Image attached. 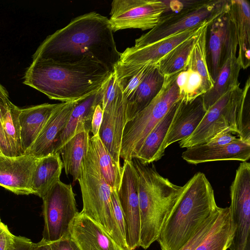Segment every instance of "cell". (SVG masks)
<instances>
[{"label": "cell", "instance_id": "cell-1", "mask_svg": "<svg viewBox=\"0 0 250 250\" xmlns=\"http://www.w3.org/2000/svg\"><path fill=\"white\" fill-rule=\"evenodd\" d=\"M121 53L116 47L107 17L91 12L79 16L47 36L33 55V61L50 60L75 62L91 58L113 71Z\"/></svg>", "mask_w": 250, "mask_h": 250}, {"label": "cell", "instance_id": "cell-2", "mask_svg": "<svg viewBox=\"0 0 250 250\" xmlns=\"http://www.w3.org/2000/svg\"><path fill=\"white\" fill-rule=\"evenodd\" d=\"M112 72L105 64L91 58L75 62L38 60L26 70L23 83L50 99L71 102L98 90Z\"/></svg>", "mask_w": 250, "mask_h": 250}, {"label": "cell", "instance_id": "cell-3", "mask_svg": "<svg viewBox=\"0 0 250 250\" xmlns=\"http://www.w3.org/2000/svg\"><path fill=\"white\" fill-rule=\"evenodd\" d=\"M217 207L208 178L196 173L182 186L164 221L157 240L161 250H179Z\"/></svg>", "mask_w": 250, "mask_h": 250}, {"label": "cell", "instance_id": "cell-4", "mask_svg": "<svg viewBox=\"0 0 250 250\" xmlns=\"http://www.w3.org/2000/svg\"><path fill=\"white\" fill-rule=\"evenodd\" d=\"M131 161L138 177L140 247L146 250L157 241L182 186L175 185L161 176L154 165L149 167L136 158Z\"/></svg>", "mask_w": 250, "mask_h": 250}, {"label": "cell", "instance_id": "cell-5", "mask_svg": "<svg viewBox=\"0 0 250 250\" xmlns=\"http://www.w3.org/2000/svg\"><path fill=\"white\" fill-rule=\"evenodd\" d=\"M78 181L83 203L81 212L101 226L123 249L129 250L114 217L112 189L101 173L90 142L88 150L82 162Z\"/></svg>", "mask_w": 250, "mask_h": 250}, {"label": "cell", "instance_id": "cell-6", "mask_svg": "<svg viewBox=\"0 0 250 250\" xmlns=\"http://www.w3.org/2000/svg\"><path fill=\"white\" fill-rule=\"evenodd\" d=\"M179 1L180 4H176L171 1V11L165 12L153 28L136 39L133 47H143L199 24L212 22L226 12L229 3L225 0Z\"/></svg>", "mask_w": 250, "mask_h": 250}, {"label": "cell", "instance_id": "cell-7", "mask_svg": "<svg viewBox=\"0 0 250 250\" xmlns=\"http://www.w3.org/2000/svg\"><path fill=\"white\" fill-rule=\"evenodd\" d=\"M178 74L164 77L163 86L156 97L126 123L120 152V158L124 161H131L136 157L149 133L180 99L176 83Z\"/></svg>", "mask_w": 250, "mask_h": 250}, {"label": "cell", "instance_id": "cell-8", "mask_svg": "<svg viewBox=\"0 0 250 250\" xmlns=\"http://www.w3.org/2000/svg\"><path fill=\"white\" fill-rule=\"evenodd\" d=\"M71 184L58 181L42 198L43 239L49 242L69 235L71 223L79 213Z\"/></svg>", "mask_w": 250, "mask_h": 250}, {"label": "cell", "instance_id": "cell-9", "mask_svg": "<svg viewBox=\"0 0 250 250\" xmlns=\"http://www.w3.org/2000/svg\"><path fill=\"white\" fill-rule=\"evenodd\" d=\"M101 89L103 118L99 135L114 160L120 165V152L126 123V108L113 72Z\"/></svg>", "mask_w": 250, "mask_h": 250}, {"label": "cell", "instance_id": "cell-10", "mask_svg": "<svg viewBox=\"0 0 250 250\" xmlns=\"http://www.w3.org/2000/svg\"><path fill=\"white\" fill-rule=\"evenodd\" d=\"M167 8L166 1L114 0L109 21L113 32L125 29L150 30Z\"/></svg>", "mask_w": 250, "mask_h": 250}, {"label": "cell", "instance_id": "cell-11", "mask_svg": "<svg viewBox=\"0 0 250 250\" xmlns=\"http://www.w3.org/2000/svg\"><path fill=\"white\" fill-rule=\"evenodd\" d=\"M229 206L235 230L230 250H245L250 243V164L241 163L230 188Z\"/></svg>", "mask_w": 250, "mask_h": 250}, {"label": "cell", "instance_id": "cell-12", "mask_svg": "<svg viewBox=\"0 0 250 250\" xmlns=\"http://www.w3.org/2000/svg\"><path fill=\"white\" fill-rule=\"evenodd\" d=\"M122 180L117 192L125 222V239L129 250L140 247V214L138 177L132 161H124Z\"/></svg>", "mask_w": 250, "mask_h": 250}, {"label": "cell", "instance_id": "cell-13", "mask_svg": "<svg viewBox=\"0 0 250 250\" xmlns=\"http://www.w3.org/2000/svg\"><path fill=\"white\" fill-rule=\"evenodd\" d=\"M208 65L213 81L222 66L230 57L236 55L238 42L233 23L227 11L208 26Z\"/></svg>", "mask_w": 250, "mask_h": 250}, {"label": "cell", "instance_id": "cell-14", "mask_svg": "<svg viewBox=\"0 0 250 250\" xmlns=\"http://www.w3.org/2000/svg\"><path fill=\"white\" fill-rule=\"evenodd\" d=\"M38 160L27 154L11 157L0 152V186L17 195L33 194L31 182Z\"/></svg>", "mask_w": 250, "mask_h": 250}, {"label": "cell", "instance_id": "cell-15", "mask_svg": "<svg viewBox=\"0 0 250 250\" xmlns=\"http://www.w3.org/2000/svg\"><path fill=\"white\" fill-rule=\"evenodd\" d=\"M211 22H207L199 24L143 47H128L121 53L119 61L123 63L141 66L155 64L175 47L188 39L196 36L204 26L209 25Z\"/></svg>", "mask_w": 250, "mask_h": 250}, {"label": "cell", "instance_id": "cell-16", "mask_svg": "<svg viewBox=\"0 0 250 250\" xmlns=\"http://www.w3.org/2000/svg\"><path fill=\"white\" fill-rule=\"evenodd\" d=\"M206 112L201 96L189 102L180 98L164 141V148L166 149L171 144L190 136L199 125Z\"/></svg>", "mask_w": 250, "mask_h": 250}, {"label": "cell", "instance_id": "cell-17", "mask_svg": "<svg viewBox=\"0 0 250 250\" xmlns=\"http://www.w3.org/2000/svg\"><path fill=\"white\" fill-rule=\"evenodd\" d=\"M231 91L224 94L208 109L193 132L179 142L180 147L188 148L205 144L220 132L230 129L228 123L227 105Z\"/></svg>", "mask_w": 250, "mask_h": 250}, {"label": "cell", "instance_id": "cell-18", "mask_svg": "<svg viewBox=\"0 0 250 250\" xmlns=\"http://www.w3.org/2000/svg\"><path fill=\"white\" fill-rule=\"evenodd\" d=\"M69 233L80 250H125L101 226L81 212L71 223Z\"/></svg>", "mask_w": 250, "mask_h": 250}, {"label": "cell", "instance_id": "cell-19", "mask_svg": "<svg viewBox=\"0 0 250 250\" xmlns=\"http://www.w3.org/2000/svg\"><path fill=\"white\" fill-rule=\"evenodd\" d=\"M182 157L193 165L226 160L247 162L250 158V143L240 138L230 144L219 146L201 144L187 148Z\"/></svg>", "mask_w": 250, "mask_h": 250}, {"label": "cell", "instance_id": "cell-20", "mask_svg": "<svg viewBox=\"0 0 250 250\" xmlns=\"http://www.w3.org/2000/svg\"><path fill=\"white\" fill-rule=\"evenodd\" d=\"M76 101L62 103L51 115L25 154L40 158L53 154L55 144L64 129Z\"/></svg>", "mask_w": 250, "mask_h": 250}, {"label": "cell", "instance_id": "cell-21", "mask_svg": "<svg viewBox=\"0 0 250 250\" xmlns=\"http://www.w3.org/2000/svg\"><path fill=\"white\" fill-rule=\"evenodd\" d=\"M102 105L101 87L94 93L76 101V104L54 146L53 154L59 153L62 147L78 133L90 131L92 118L96 106Z\"/></svg>", "mask_w": 250, "mask_h": 250}, {"label": "cell", "instance_id": "cell-22", "mask_svg": "<svg viewBox=\"0 0 250 250\" xmlns=\"http://www.w3.org/2000/svg\"><path fill=\"white\" fill-rule=\"evenodd\" d=\"M250 78L249 76L243 88L239 85L230 92L227 104L229 126L239 138L250 143Z\"/></svg>", "mask_w": 250, "mask_h": 250}, {"label": "cell", "instance_id": "cell-23", "mask_svg": "<svg viewBox=\"0 0 250 250\" xmlns=\"http://www.w3.org/2000/svg\"><path fill=\"white\" fill-rule=\"evenodd\" d=\"M233 23L238 42L237 61L241 68L247 69L250 65V7L245 0H229L227 10Z\"/></svg>", "mask_w": 250, "mask_h": 250}, {"label": "cell", "instance_id": "cell-24", "mask_svg": "<svg viewBox=\"0 0 250 250\" xmlns=\"http://www.w3.org/2000/svg\"><path fill=\"white\" fill-rule=\"evenodd\" d=\"M61 104L45 103L20 108L19 119L21 145L24 154L36 139L51 115Z\"/></svg>", "mask_w": 250, "mask_h": 250}, {"label": "cell", "instance_id": "cell-25", "mask_svg": "<svg viewBox=\"0 0 250 250\" xmlns=\"http://www.w3.org/2000/svg\"><path fill=\"white\" fill-rule=\"evenodd\" d=\"M178 100L154 127L143 142L134 158L142 164L148 165L160 160L164 155V141L176 110Z\"/></svg>", "mask_w": 250, "mask_h": 250}, {"label": "cell", "instance_id": "cell-26", "mask_svg": "<svg viewBox=\"0 0 250 250\" xmlns=\"http://www.w3.org/2000/svg\"><path fill=\"white\" fill-rule=\"evenodd\" d=\"M164 80V75L155 64L125 103L126 122L149 104L161 89Z\"/></svg>", "mask_w": 250, "mask_h": 250}, {"label": "cell", "instance_id": "cell-27", "mask_svg": "<svg viewBox=\"0 0 250 250\" xmlns=\"http://www.w3.org/2000/svg\"><path fill=\"white\" fill-rule=\"evenodd\" d=\"M62 168L63 164L59 153L38 158L32 178L33 194L42 198L60 181Z\"/></svg>", "mask_w": 250, "mask_h": 250}, {"label": "cell", "instance_id": "cell-28", "mask_svg": "<svg viewBox=\"0 0 250 250\" xmlns=\"http://www.w3.org/2000/svg\"><path fill=\"white\" fill-rule=\"evenodd\" d=\"M235 230L229 207L220 208L217 219L195 250H227L231 244Z\"/></svg>", "mask_w": 250, "mask_h": 250}, {"label": "cell", "instance_id": "cell-29", "mask_svg": "<svg viewBox=\"0 0 250 250\" xmlns=\"http://www.w3.org/2000/svg\"><path fill=\"white\" fill-rule=\"evenodd\" d=\"M241 69L236 55L226 61L214 81L213 86L201 96L206 111L224 94L240 85L238 77Z\"/></svg>", "mask_w": 250, "mask_h": 250}, {"label": "cell", "instance_id": "cell-30", "mask_svg": "<svg viewBox=\"0 0 250 250\" xmlns=\"http://www.w3.org/2000/svg\"><path fill=\"white\" fill-rule=\"evenodd\" d=\"M90 130L81 131L70 139L61 149L63 167L67 175L78 181L82 162L89 147Z\"/></svg>", "mask_w": 250, "mask_h": 250}, {"label": "cell", "instance_id": "cell-31", "mask_svg": "<svg viewBox=\"0 0 250 250\" xmlns=\"http://www.w3.org/2000/svg\"><path fill=\"white\" fill-rule=\"evenodd\" d=\"M209 25L204 26L195 37L184 70H190L200 74L205 93L214 83L207 62V33Z\"/></svg>", "mask_w": 250, "mask_h": 250}, {"label": "cell", "instance_id": "cell-32", "mask_svg": "<svg viewBox=\"0 0 250 250\" xmlns=\"http://www.w3.org/2000/svg\"><path fill=\"white\" fill-rule=\"evenodd\" d=\"M154 65L141 66L123 63L119 61L114 66L113 72L121 89L125 103L132 97Z\"/></svg>", "mask_w": 250, "mask_h": 250}, {"label": "cell", "instance_id": "cell-33", "mask_svg": "<svg viewBox=\"0 0 250 250\" xmlns=\"http://www.w3.org/2000/svg\"><path fill=\"white\" fill-rule=\"evenodd\" d=\"M100 170L111 189L117 192L121 183L122 169L106 148L99 135L90 138Z\"/></svg>", "mask_w": 250, "mask_h": 250}, {"label": "cell", "instance_id": "cell-34", "mask_svg": "<svg viewBox=\"0 0 250 250\" xmlns=\"http://www.w3.org/2000/svg\"><path fill=\"white\" fill-rule=\"evenodd\" d=\"M197 35L178 44L156 64L164 77L173 76L185 70L194 39Z\"/></svg>", "mask_w": 250, "mask_h": 250}, {"label": "cell", "instance_id": "cell-35", "mask_svg": "<svg viewBox=\"0 0 250 250\" xmlns=\"http://www.w3.org/2000/svg\"><path fill=\"white\" fill-rule=\"evenodd\" d=\"M20 110L19 107L12 104L2 120L5 139L11 157L25 154L21 145Z\"/></svg>", "mask_w": 250, "mask_h": 250}, {"label": "cell", "instance_id": "cell-36", "mask_svg": "<svg viewBox=\"0 0 250 250\" xmlns=\"http://www.w3.org/2000/svg\"><path fill=\"white\" fill-rule=\"evenodd\" d=\"M188 75L183 89L179 91L180 98L186 102H189L205 93L203 81L200 74L197 72L186 70Z\"/></svg>", "mask_w": 250, "mask_h": 250}, {"label": "cell", "instance_id": "cell-37", "mask_svg": "<svg viewBox=\"0 0 250 250\" xmlns=\"http://www.w3.org/2000/svg\"><path fill=\"white\" fill-rule=\"evenodd\" d=\"M219 209L220 208L217 207L179 250H195L211 228L218 217Z\"/></svg>", "mask_w": 250, "mask_h": 250}, {"label": "cell", "instance_id": "cell-38", "mask_svg": "<svg viewBox=\"0 0 250 250\" xmlns=\"http://www.w3.org/2000/svg\"><path fill=\"white\" fill-rule=\"evenodd\" d=\"M12 104L9 98L0 96V152L8 156H11V154L5 139L2 120L4 115L8 110Z\"/></svg>", "mask_w": 250, "mask_h": 250}, {"label": "cell", "instance_id": "cell-39", "mask_svg": "<svg viewBox=\"0 0 250 250\" xmlns=\"http://www.w3.org/2000/svg\"><path fill=\"white\" fill-rule=\"evenodd\" d=\"M111 199L114 218L123 237L125 240V226L123 212L117 196V192L113 190L111 191Z\"/></svg>", "mask_w": 250, "mask_h": 250}, {"label": "cell", "instance_id": "cell-40", "mask_svg": "<svg viewBox=\"0 0 250 250\" xmlns=\"http://www.w3.org/2000/svg\"><path fill=\"white\" fill-rule=\"evenodd\" d=\"M230 129H227L211 138L205 144L208 146H219L226 145L237 141L239 138L232 135Z\"/></svg>", "mask_w": 250, "mask_h": 250}, {"label": "cell", "instance_id": "cell-41", "mask_svg": "<svg viewBox=\"0 0 250 250\" xmlns=\"http://www.w3.org/2000/svg\"><path fill=\"white\" fill-rule=\"evenodd\" d=\"M15 237L7 226L0 223V250H12L14 247Z\"/></svg>", "mask_w": 250, "mask_h": 250}, {"label": "cell", "instance_id": "cell-42", "mask_svg": "<svg viewBox=\"0 0 250 250\" xmlns=\"http://www.w3.org/2000/svg\"><path fill=\"white\" fill-rule=\"evenodd\" d=\"M52 250H80L70 234L60 239L50 242Z\"/></svg>", "mask_w": 250, "mask_h": 250}, {"label": "cell", "instance_id": "cell-43", "mask_svg": "<svg viewBox=\"0 0 250 250\" xmlns=\"http://www.w3.org/2000/svg\"><path fill=\"white\" fill-rule=\"evenodd\" d=\"M103 118V111L101 104L98 105L94 112L91 123L90 131L93 136L99 135Z\"/></svg>", "mask_w": 250, "mask_h": 250}, {"label": "cell", "instance_id": "cell-44", "mask_svg": "<svg viewBox=\"0 0 250 250\" xmlns=\"http://www.w3.org/2000/svg\"><path fill=\"white\" fill-rule=\"evenodd\" d=\"M33 244L28 238L15 236L14 247L12 250H30Z\"/></svg>", "mask_w": 250, "mask_h": 250}, {"label": "cell", "instance_id": "cell-45", "mask_svg": "<svg viewBox=\"0 0 250 250\" xmlns=\"http://www.w3.org/2000/svg\"><path fill=\"white\" fill-rule=\"evenodd\" d=\"M30 250H52L50 242L42 239L40 242L34 243Z\"/></svg>", "mask_w": 250, "mask_h": 250}, {"label": "cell", "instance_id": "cell-46", "mask_svg": "<svg viewBox=\"0 0 250 250\" xmlns=\"http://www.w3.org/2000/svg\"><path fill=\"white\" fill-rule=\"evenodd\" d=\"M0 96L9 98L8 93L6 89L0 83Z\"/></svg>", "mask_w": 250, "mask_h": 250}, {"label": "cell", "instance_id": "cell-47", "mask_svg": "<svg viewBox=\"0 0 250 250\" xmlns=\"http://www.w3.org/2000/svg\"><path fill=\"white\" fill-rule=\"evenodd\" d=\"M245 250H250V243L248 244L245 249Z\"/></svg>", "mask_w": 250, "mask_h": 250}, {"label": "cell", "instance_id": "cell-48", "mask_svg": "<svg viewBox=\"0 0 250 250\" xmlns=\"http://www.w3.org/2000/svg\"><path fill=\"white\" fill-rule=\"evenodd\" d=\"M1 222V220H0V223Z\"/></svg>", "mask_w": 250, "mask_h": 250}]
</instances>
